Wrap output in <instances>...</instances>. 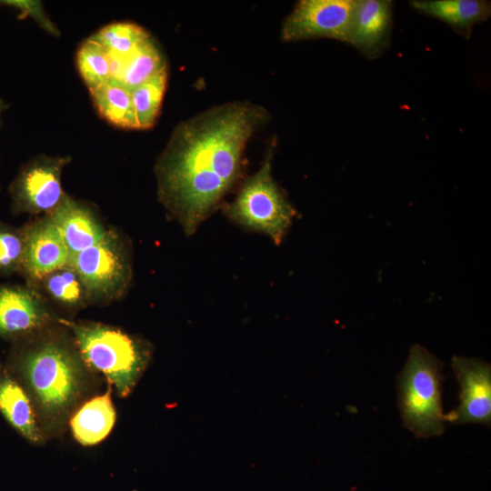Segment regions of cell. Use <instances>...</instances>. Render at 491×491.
<instances>
[{
  "mask_svg": "<svg viewBox=\"0 0 491 491\" xmlns=\"http://www.w3.org/2000/svg\"><path fill=\"white\" fill-rule=\"evenodd\" d=\"M50 319L44 301L34 289L0 284V337L26 336L46 326Z\"/></svg>",
  "mask_w": 491,
  "mask_h": 491,
  "instance_id": "8fae6325",
  "label": "cell"
},
{
  "mask_svg": "<svg viewBox=\"0 0 491 491\" xmlns=\"http://www.w3.org/2000/svg\"><path fill=\"white\" fill-rule=\"evenodd\" d=\"M48 215L65 241L70 260L80 252L102 242L109 233L88 207L68 195Z\"/></svg>",
  "mask_w": 491,
  "mask_h": 491,
  "instance_id": "4fadbf2b",
  "label": "cell"
},
{
  "mask_svg": "<svg viewBox=\"0 0 491 491\" xmlns=\"http://www.w3.org/2000/svg\"><path fill=\"white\" fill-rule=\"evenodd\" d=\"M414 9L447 23L468 38L473 25L486 21L491 14L490 3L482 0H415Z\"/></svg>",
  "mask_w": 491,
  "mask_h": 491,
  "instance_id": "2e32d148",
  "label": "cell"
},
{
  "mask_svg": "<svg viewBox=\"0 0 491 491\" xmlns=\"http://www.w3.org/2000/svg\"><path fill=\"white\" fill-rule=\"evenodd\" d=\"M68 157L41 155L31 159L9 186L15 213H52L64 200L61 175Z\"/></svg>",
  "mask_w": 491,
  "mask_h": 491,
  "instance_id": "52a82bcc",
  "label": "cell"
},
{
  "mask_svg": "<svg viewBox=\"0 0 491 491\" xmlns=\"http://www.w3.org/2000/svg\"><path fill=\"white\" fill-rule=\"evenodd\" d=\"M392 6L387 0H355L346 43L368 58L378 57L388 45Z\"/></svg>",
  "mask_w": 491,
  "mask_h": 491,
  "instance_id": "7c38bea8",
  "label": "cell"
},
{
  "mask_svg": "<svg viewBox=\"0 0 491 491\" xmlns=\"http://www.w3.org/2000/svg\"><path fill=\"white\" fill-rule=\"evenodd\" d=\"M17 363L39 424L51 428L64 425L86 389L85 364L78 350L45 338L22 350Z\"/></svg>",
  "mask_w": 491,
  "mask_h": 491,
  "instance_id": "7a4b0ae2",
  "label": "cell"
},
{
  "mask_svg": "<svg viewBox=\"0 0 491 491\" xmlns=\"http://www.w3.org/2000/svg\"><path fill=\"white\" fill-rule=\"evenodd\" d=\"M267 111L249 102L214 106L174 130L155 165L158 197L193 235L242 177L245 151Z\"/></svg>",
  "mask_w": 491,
  "mask_h": 491,
  "instance_id": "6da1fadb",
  "label": "cell"
},
{
  "mask_svg": "<svg viewBox=\"0 0 491 491\" xmlns=\"http://www.w3.org/2000/svg\"><path fill=\"white\" fill-rule=\"evenodd\" d=\"M60 322L71 329L85 364L102 373L121 396H126L149 361V346L109 326Z\"/></svg>",
  "mask_w": 491,
  "mask_h": 491,
  "instance_id": "3957f363",
  "label": "cell"
},
{
  "mask_svg": "<svg viewBox=\"0 0 491 491\" xmlns=\"http://www.w3.org/2000/svg\"><path fill=\"white\" fill-rule=\"evenodd\" d=\"M1 5L12 6L20 12L19 17L32 16L41 27L52 35H57L59 32L56 26L46 15L43 5L39 1H0Z\"/></svg>",
  "mask_w": 491,
  "mask_h": 491,
  "instance_id": "cb8c5ba5",
  "label": "cell"
},
{
  "mask_svg": "<svg viewBox=\"0 0 491 491\" xmlns=\"http://www.w3.org/2000/svg\"><path fill=\"white\" fill-rule=\"evenodd\" d=\"M167 83V68L131 91L136 129L151 128L159 115Z\"/></svg>",
  "mask_w": 491,
  "mask_h": 491,
  "instance_id": "d6986e66",
  "label": "cell"
},
{
  "mask_svg": "<svg viewBox=\"0 0 491 491\" xmlns=\"http://www.w3.org/2000/svg\"><path fill=\"white\" fill-rule=\"evenodd\" d=\"M149 34L141 26L120 22L107 25L92 36L111 55L126 59L145 40Z\"/></svg>",
  "mask_w": 491,
  "mask_h": 491,
  "instance_id": "44dd1931",
  "label": "cell"
},
{
  "mask_svg": "<svg viewBox=\"0 0 491 491\" xmlns=\"http://www.w3.org/2000/svg\"><path fill=\"white\" fill-rule=\"evenodd\" d=\"M70 266L83 281L90 300L119 296L131 277L127 253L112 233L102 242L72 257Z\"/></svg>",
  "mask_w": 491,
  "mask_h": 491,
  "instance_id": "8992f818",
  "label": "cell"
},
{
  "mask_svg": "<svg viewBox=\"0 0 491 491\" xmlns=\"http://www.w3.org/2000/svg\"><path fill=\"white\" fill-rule=\"evenodd\" d=\"M115 422V410L110 393L85 401L70 416V427L75 438L84 446L103 441Z\"/></svg>",
  "mask_w": 491,
  "mask_h": 491,
  "instance_id": "5bb4252c",
  "label": "cell"
},
{
  "mask_svg": "<svg viewBox=\"0 0 491 491\" xmlns=\"http://www.w3.org/2000/svg\"><path fill=\"white\" fill-rule=\"evenodd\" d=\"M36 282H41L52 300L64 306L81 307L90 300L83 281L70 266L55 270Z\"/></svg>",
  "mask_w": 491,
  "mask_h": 491,
  "instance_id": "ffe728a7",
  "label": "cell"
},
{
  "mask_svg": "<svg viewBox=\"0 0 491 491\" xmlns=\"http://www.w3.org/2000/svg\"><path fill=\"white\" fill-rule=\"evenodd\" d=\"M271 158L269 153L258 171L241 185L233 202L223 206V211L234 223L266 235L278 246L296 211L272 176Z\"/></svg>",
  "mask_w": 491,
  "mask_h": 491,
  "instance_id": "5b68a950",
  "label": "cell"
},
{
  "mask_svg": "<svg viewBox=\"0 0 491 491\" xmlns=\"http://www.w3.org/2000/svg\"><path fill=\"white\" fill-rule=\"evenodd\" d=\"M443 366L426 347L416 344L398 376L396 387L403 426L416 437L438 436L445 431Z\"/></svg>",
  "mask_w": 491,
  "mask_h": 491,
  "instance_id": "277c9868",
  "label": "cell"
},
{
  "mask_svg": "<svg viewBox=\"0 0 491 491\" xmlns=\"http://www.w3.org/2000/svg\"><path fill=\"white\" fill-rule=\"evenodd\" d=\"M78 72L88 88L110 80V60L107 51L90 37L79 47L76 54Z\"/></svg>",
  "mask_w": 491,
  "mask_h": 491,
  "instance_id": "7402d4cb",
  "label": "cell"
},
{
  "mask_svg": "<svg viewBox=\"0 0 491 491\" xmlns=\"http://www.w3.org/2000/svg\"><path fill=\"white\" fill-rule=\"evenodd\" d=\"M23 253L22 230L0 222V276H9L21 270Z\"/></svg>",
  "mask_w": 491,
  "mask_h": 491,
  "instance_id": "603a6c76",
  "label": "cell"
},
{
  "mask_svg": "<svg viewBox=\"0 0 491 491\" xmlns=\"http://www.w3.org/2000/svg\"><path fill=\"white\" fill-rule=\"evenodd\" d=\"M89 91L102 118L118 128L136 129L131 92L119 82L110 79Z\"/></svg>",
  "mask_w": 491,
  "mask_h": 491,
  "instance_id": "e0dca14e",
  "label": "cell"
},
{
  "mask_svg": "<svg viewBox=\"0 0 491 491\" xmlns=\"http://www.w3.org/2000/svg\"><path fill=\"white\" fill-rule=\"evenodd\" d=\"M7 107H8V105L5 104V102L0 99V112L5 110Z\"/></svg>",
  "mask_w": 491,
  "mask_h": 491,
  "instance_id": "d4e9b609",
  "label": "cell"
},
{
  "mask_svg": "<svg viewBox=\"0 0 491 491\" xmlns=\"http://www.w3.org/2000/svg\"><path fill=\"white\" fill-rule=\"evenodd\" d=\"M165 66L158 46L148 37L125 60L118 82L131 92Z\"/></svg>",
  "mask_w": 491,
  "mask_h": 491,
  "instance_id": "ac0fdd59",
  "label": "cell"
},
{
  "mask_svg": "<svg viewBox=\"0 0 491 491\" xmlns=\"http://www.w3.org/2000/svg\"><path fill=\"white\" fill-rule=\"evenodd\" d=\"M22 232L24 253L20 272L29 280L36 282L55 270L70 266L69 251L49 215Z\"/></svg>",
  "mask_w": 491,
  "mask_h": 491,
  "instance_id": "30bf717a",
  "label": "cell"
},
{
  "mask_svg": "<svg viewBox=\"0 0 491 491\" xmlns=\"http://www.w3.org/2000/svg\"><path fill=\"white\" fill-rule=\"evenodd\" d=\"M452 367L459 385L460 403L445 415L455 425L491 424V366L476 358L454 356Z\"/></svg>",
  "mask_w": 491,
  "mask_h": 491,
  "instance_id": "9c48e42d",
  "label": "cell"
},
{
  "mask_svg": "<svg viewBox=\"0 0 491 491\" xmlns=\"http://www.w3.org/2000/svg\"><path fill=\"white\" fill-rule=\"evenodd\" d=\"M0 412L27 440L42 442V429L30 396L18 382L9 376L0 378Z\"/></svg>",
  "mask_w": 491,
  "mask_h": 491,
  "instance_id": "9a60e30c",
  "label": "cell"
},
{
  "mask_svg": "<svg viewBox=\"0 0 491 491\" xmlns=\"http://www.w3.org/2000/svg\"><path fill=\"white\" fill-rule=\"evenodd\" d=\"M355 0H301L285 19L281 38L292 42L319 37L347 42Z\"/></svg>",
  "mask_w": 491,
  "mask_h": 491,
  "instance_id": "ba28073f",
  "label": "cell"
}]
</instances>
